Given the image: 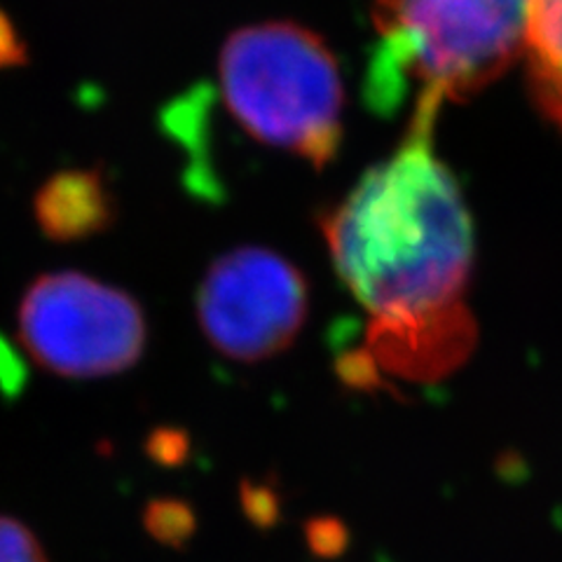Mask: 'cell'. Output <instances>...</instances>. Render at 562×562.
<instances>
[{
	"instance_id": "cell-2",
	"label": "cell",
	"mask_w": 562,
	"mask_h": 562,
	"mask_svg": "<svg viewBox=\"0 0 562 562\" xmlns=\"http://www.w3.org/2000/svg\"><path fill=\"white\" fill-rule=\"evenodd\" d=\"M527 12L530 0H375L368 103L392 113L413 97L441 111L481 92L522 55Z\"/></svg>"
},
{
	"instance_id": "cell-4",
	"label": "cell",
	"mask_w": 562,
	"mask_h": 562,
	"mask_svg": "<svg viewBox=\"0 0 562 562\" xmlns=\"http://www.w3.org/2000/svg\"><path fill=\"white\" fill-rule=\"evenodd\" d=\"M20 342L52 375L92 380L132 368L146 347V316L134 297L82 272H49L26 289Z\"/></svg>"
},
{
	"instance_id": "cell-9",
	"label": "cell",
	"mask_w": 562,
	"mask_h": 562,
	"mask_svg": "<svg viewBox=\"0 0 562 562\" xmlns=\"http://www.w3.org/2000/svg\"><path fill=\"white\" fill-rule=\"evenodd\" d=\"M144 525L153 539L167 543V547H181L195 530V516L186 502L153 499L146 506Z\"/></svg>"
},
{
	"instance_id": "cell-12",
	"label": "cell",
	"mask_w": 562,
	"mask_h": 562,
	"mask_svg": "<svg viewBox=\"0 0 562 562\" xmlns=\"http://www.w3.org/2000/svg\"><path fill=\"white\" fill-rule=\"evenodd\" d=\"M148 452L162 464H176L186 457V438L179 431L160 429L148 438Z\"/></svg>"
},
{
	"instance_id": "cell-5",
	"label": "cell",
	"mask_w": 562,
	"mask_h": 562,
	"mask_svg": "<svg viewBox=\"0 0 562 562\" xmlns=\"http://www.w3.org/2000/svg\"><path fill=\"white\" fill-rule=\"evenodd\" d=\"M307 314V284L293 262L262 246H239L209 268L198 316L221 355L260 361L286 349Z\"/></svg>"
},
{
	"instance_id": "cell-6",
	"label": "cell",
	"mask_w": 562,
	"mask_h": 562,
	"mask_svg": "<svg viewBox=\"0 0 562 562\" xmlns=\"http://www.w3.org/2000/svg\"><path fill=\"white\" fill-rule=\"evenodd\" d=\"M476 338V322L462 303L417 319H371L361 355L378 375L436 382L469 359Z\"/></svg>"
},
{
	"instance_id": "cell-10",
	"label": "cell",
	"mask_w": 562,
	"mask_h": 562,
	"mask_svg": "<svg viewBox=\"0 0 562 562\" xmlns=\"http://www.w3.org/2000/svg\"><path fill=\"white\" fill-rule=\"evenodd\" d=\"M0 562H49L29 527L10 516H0Z\"/></svg>"
},
{
	"instance_id": "cell-11",
	"label": "cell",
	"mask_w": 562,
	"mask_h": 562,
	"mask_svg": "<svg viewBox=\"0 0 562 562\" xmlns=\"http://www.w3.org/2000/svg\"><path fill=\"white\" fill-rule=\"evenodd\" d=\"M29 61V47L14 22L0 10V68H16Z\"/></svg>"
},
{
	"instance_id": "cell-8",
	"label": "cell",
	"mask_w": 562,
	"mask_h": 562,
	"mask_svg": "<svg viewBox=\"0 0 562 562\" xmlns=\"http://www.w3.org/2000/svg\"><path fill=\"white\" fill-rule=\"evenodd\" d=\"M522 57L537 109L562 130V0H530Z\"/></svg>"
},
{
	"instance_id": "cell-3",
	"label": "cell",
	"mask_w": 562,
	"mask_h": 562,
	"mask_svg": "<svg viewBox=\"0 0 562 562\" xmlns=\"http://www.w3.org/2000/svg\"><path fill=\"white\" fill-rule=\"evenodd\" d=\"M225 109L256 140L314 167L336 157L342 138L340 68L319 35L293 22L235 31L218 59Z\"/></svg>"
},
{
	"instance_id": "cell-1",
	"label": "cell",
	"mask_w": 562,
	"mask_h": 562,
	"mask_svg": "<svg viewBox=\"0 0 562 562\" xmlns=\"http://www.w3.org/2000/svg\"><path fill=\"white\" fill-rule=\"evenodd\" d=\"M438 113L415 105L396 153L322 216L333 266L371 319H417L464 303L473 223L434 150Z\"/></svg>"
},
{
	"instance_id": "cell-7",
	"label": "cell",
	"mask_w": 562,
	"mask_h": 562,
	"mask_svg": "<svg viewBox=\"0 0 562 562\" xmlns=\"http://www.w3.org/2000/svg\"><path fill=\"white\" fill-rule=\"evenodd\" d=\"M41 233L57 244L85 241L113 225V190L97 169H66L52 176L35 195Z\"/></svg>"
}]
</instances>
